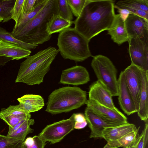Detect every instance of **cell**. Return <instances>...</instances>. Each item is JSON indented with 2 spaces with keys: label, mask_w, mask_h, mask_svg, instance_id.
<instances>
[{
  "label": "cell",
  "mask_w": 148,
  "mask_h": 148,
  "mask_svg": "<svg viewBox=\"0 0 148 148\" xmlns=\"http://www.w3.org/2000/svg\"><path fill=\"white\" fill-rule=\"evenodd\" d=\"M125 22L129 38L148 36V20L132 13Z\"/></svg>",
  "instance_id": "cell-15"
},
{
  "label": "cell",
  "mask_w": 148,
  "mask_h": 148,
  "mask_svg": "<svg viewBox=\"0 0 148 148\" xmlns=\"http://www.w3.org/2000/svg\"><path fill=\"white\" fill-rule=\"evenodd\" d=\"M90 80L88 72L81 66H75L62 71L59 83L79 85L87 83Z\"/></svg>",
  "instance_id": "cell-10"
},
{
  "label": "cell",
  "mask_w": 148,
  "mask_h": 148,
  "mask_svg": "<svg viewBox=\"0 0 148 148\" xmlns=\"http://www.w3.org/2000/svg\"><path fill=\"white\" fill-rule=\"evenodd\" d=\"M109 148H110V147H109Z\"/></svg>",
  "instance_id": "cell-40"
},
{
  "label": "cell",
  "mask_w": 148,
  "mask_h": 148,
  "mask_svg": "<svg viewBox=\"0 0 148 148\" xmlns=\"http://www.w3.org/2000/svg\"><path fill=\"white\" fill-rule=\"evenodd\" d=\"M144 128L139 135L136 143L133 148H148V122H145Z\"/></svg>",
  "instance_id": "cell-32"
},
{
  "label": "cell",
  "mask_w": 148,
  "mask_h": 148,
  "mask_svg": "<svg viewBox=\"0 0 148 148\" xmlns=\"http://www.w3.org/2000/svg\"><path fill=\"white\" fill-rule=\"evenodd\" d=\"M17 100L21 108L29 113L40 110L45 105L43 98L38 95L27 94L18 98Z\"/></svg>",
  "instance_id": "cell-22"
},
{
  "label": "cell",
  "mask_w": 148,
  "mask_h": 148,
  "mask_svg": "<svg viewBox=\"0 0 148 148\" xmlns=\"http://www.w3.org/2000/svg\"><path fill=\"white\" fill-rule=\"evenodd\" d=\"M75 120L74 129L78 130L85 127L87 123L84 115L81 113H73Z\"/></svg>",
  "instance_id": "cell-35"
},
{
  "label": "cell",
  "mask_w": 148,
  "mask_h": 148,
  "mask_svg": "<svg viewBox=\"0 0 148 148\" xmlns=\"http://www.w3.org/2000/svg\"><path fill=\"white\" fill-rule=\"evenodd\" d=\"M117 12L123 20L125 21L129 15L132 13L128 10L125 9L116 8Z\"/></svg>",
  "instance_id": "cell-37"
},
{
  "label": "cell",
  "mask_w": 148,
  "mask_h": 148,
  "mask_svg": "<svg viewBox=\"0 0 148 148\" xmlns=\"http://www.w3.org/2000/svg\"><path fill=\"white\" fill-rule=\"evenodd\" d=\"M118 80V99L121 108L128 115L137 112L133 99L127 87L123 71L120 73Z\"/></svg>",
  "instance_id": "cell-13"
},
{
  "label": "cell",
  "mask_w": 148,
  "mask_h": 148,
  "mask_svg": "<svg viewBox=\"0 0 148 148\" xmlns=\"http://www.w3.org/2000/svg\"><path fill=\"white\" fill-rule=\"evenodd\" d=\"M87 101L86 92L78 87L60 88L49 95L45 111L52 114L68 112L86 104Z\"/></svg>",
  "instance_id": "cell-4"
},
{
  "label": "cell",
  "mask_w": 148,
  "mask_h": 148,
  "mask_svg": "<svg viewBox=\"0 0 148 148\" xmlns=\"http://www.w3.org/2000/svg\"><path fill=\"white\" fill-rule=\"evenodd\" d=\"M91 66L97 79L112 97L118 96L117 70L110 60L101 54L93 56Z\"/></svg>",
  "instance_id": "cell-6"
},
{
  "label": "cell",
  "mask_w": 148,
  "mask_h": 148,
  "mask_svg": "<svg viewBox=\"0 0 148 148\" xmlns=\"http://www.w3.org/2000/svg\"><path fill=\"white\" fill-rule=\"evenodd\" d=\"M84 116L91 130L90 138H102L101 133L104 128L119 125L105 119L87 107L85 110Z\"/></svg>",
  "instance_id": "cell-11"
},
{
  "label": "cell",
  "mask_w": 148,
  "mask_h": 148,
  "mask_svg": "<svg viewBox=\"0 0 148 148\" xmlns=\"http://www.w3.org/2000/svg\"><path fill=\"white\" fill-rule=\"evenodd\" d=\"M3 21V19L0 17V23L2 22Z\"/></svg>",
  "instance_id": "cell-39"
},
{
  "label": "cell",
  "mask_w": 148,
  "mask_h": 148,
  "mask_svg": "<svg viewBox=\"0 0 148 148\" xmlns=\"http://www.w3.org/2000/svg\"><path fill=\"white\" fill-rule=\"evenodd\" d=\"M141 69L131 64L123 71L126 85L137 111L138 110L141 81Z\"/></svg>",
  "instance_id": "cell-9"
},
{
  "label": "cell",
  "mask_w": 148,
  "mask_h": 148,
  "mask_svg": "<svg viewBox=\"0 0 148 148\" xmlns=\"http://www.w3.org/2000/svg\"><path fill=\"white\" fill-rule=\"evenodd\" d=\"M137 128L134 125L129 123L106 128L102 132V138L107 141L110 148H116L117 140L126 134Z\"/></svg>",
  "instance_id": "cell-16"
},
{
  "label": "cell",
  "mask_w": 148,
  "mask_h": 148,
  "mask_svg": "<svg viewBox=\"0 0 148 148\" xmlns=\"http://www.w3.org/2000/svg\"><path fill=\"white\" fill-rule=\"evenodd\" d=\"M23 142L0 134V148H22Z\"/></svg>",
  "instance_id": "cell-31"
},
{
  "label": "cell",
  "mask_w": 148,
  "mask_h": 148,
  "mask_svg": "<svg viewBox=\"0 0 148 148\" xmlns=\"http://www.w3.org/2000/svg\"><path fill=\"white\" fill-rule=\"evenodd\" d=\"M73 24V21H69L64 19L58 14H54L47 23V30L50 35L60 32L67 29Z\"/></svg>",
  "instance_id": "cell-23"
},
{
  "label": "cell",
  "mask_w": 148,
  "mask_h": 148,
  "mask_svg": "<svg viewBox=\"0 0 148 148\" xmlns=\"http://www.w3.org/2000/svg\"><path fill=\"white\" fill-rule=\"evenodd\" d=\"M86 104L96 114L110 122L119 125L128 123L126 117L119 110H114L89 99Z\"/></svg>",
  "instance_id": "cell-12"
},
{
  "label": "cell",
  "mask_w": 148,
  "mask_h": 148,
  "mask_svg": "<svg viewBox=\"0 0 148 148\" xmlns=\"http://www.w3.org/2000/svg\"><path fill=\"white\" fill-rule=\"evenodd\" d=\"M59 51L56 48L49 47L29 56L20 64L15 82L32 86L43 82L45 75Z\"/></svg>",
  "instance_id": "cell-3"
},
{
  "label": "cell",
  "mask_w": 148,
  "mask_h": 148,
  "mask_svg": "<svg viewBox=\"0 0 148 148\" xmlns=\"http://www.w3.org/2000/svg\"><path fill=\"white\" fill-rule=\"evenodd\" d=\"M88 40L74 28L69 27L60 32L57 45L62 56L76 62H82L93 56Z\"/></svg>",
  "instance_id": "cell-5"
},
{
  "label": "cell",
  "mask_w": 148,
  "mask_h": 148,
  "mask_svg": "<svg viewBox=\"0 0 148 148\" xmlns=\"http://www.w3.org/2000/svg\"><path fill=\"white\" fill-rule=\"evenodd\" d=\"M114 8L126 9L132 13L148 20V0H122L118 1Z\"/></svg>",
  "instance_id": "cell-19"
},
{
  "label": "cell",
  "mask_w": 148,
  "mask_h": 148,
  "mask_svg": "<svg viewBox=\"0 0 148 148\" xmlns=\"http://www.w3.org/2000/svg\"><path fill=\"white\" fill-rule=\"evenodd\" d=\"M46 142L39 135L28 137L23 142L22 148H44Z\"/></svg>",
  "instance_id": "cell-29"
},
{
  "label": "cell",
  "mask_w": 148,
  "mask_h": 148,
  "mask_svg": "<svg viewBox=\"0 0 148 148\" xmlns=\"http://www.w3.org/2000/svg\"><path fill=\"white\" fill-rule=\"evenodd\" d=\"M140 75L141 85L137 112L140 119L145 122L148 119V71L141 69Z\"/></svg>",
  "instance_id": "cell-18"
},
{
  "label": "cell",
  "mask_w": 148,
  "mask_h": 148,
  "mask_svg": "<svg viewBox=\"0 0 148 148\" xmlns=\"http://www.w3.org/2000/svg\"><path fill=\"white\" fill-rule=\"evenodd\" d=\"M16 0H0V17L3 19L2 22L6 23L11 18V11Z\"/></svg>",
  "instance_id": "cell-27"
},
{
  "label": "cell",
  "mask_w": 148,
  "mask_h": 148,
  "mask_svg": "<svg viewBox=\"0 0 148 148\" xmlns=\"http://www.w3.org/2000/svg\"><path fill=\"white\" fill-rule=\"evenodd\" d=\"M54 14H58V0H47L34 17L26 23L13 28L10 33L13 37L23 42L42 44L51 37V35L47 31V26Z\"/></svg>",
  "instance_id": "cell-2"
},
{
  "label": "cell",
  "mask_w": 148,
  "mask_h": 148,
  "mask_svg": "<svg viewBox=\"0 0 148 148\" xmlns=\"http://www.w3.org/2000/svg\"><path fill=\"white\" fill-rule=\"evenodd\" d=\"M107 31V34L110 36L112 40L118 45L128 42L129 40L125 22L119 14H115L113 23Z\"/></svg>",
  "instance_id": "cell-20"
},
{
  "label": "cell",
  "mask_w": 148,
  "mask_h": 148,
  "mask_svg": "<svg viewBox=\"0 0 148 148\" xmlns=\"http://www.w3.org/2000/svg\"><path fill=\"white\" fill-rule=\"evenodd\" d=\"M88 99L114 110H119L114 104L110 92L97 80L93 83L90 87Z\"/></svg>",
  "instance_id": "cell-14"
},
{
  "label": "cell",
  "mask_w": 148,
  "mask_h": 148,
  "mask_svg": "<svg viewBox=\"0 0 148 148\" xmlns=\"http://www.w3.org/2000/svg\"><path fill=\"white\" fill-rule=\"evenodd\" d=\"M47 1V0H36L33 11L23 18L18 27L26 23L34 17L44 6Z\"/></svg>",
  "instance_id": "cell-34"
},
{
  "label": "cell",
  "mask_w": 148,
  "mask_h": 148,
  "mask_svg": "<svg viewBox=\"0 0 148 148\" xmlns=\"http://www.w3.org/2000/svg\"><path fill=\"white\" fill-rule=\"evenodd\" d=\"M35 123L33 119H27L17 130L12 133L7 134V136L23 142L27 135L32 133L34 130L30 128Z\"/></svg>",
  "instance_id": "cell-24"
},
{
  "label": "cell",
  "mask_w": 148,
  "mask_h": 148,
  "mask_svg": "<svg viewBox=\"0 0 148 148\" xmlns=\"http://www.w3.org/2000/svg\"><path fill=\"white\" fill-rule=\"evenodd\" d=\"M0 39L3 41L18 45L26 49L30 50L35 49L38 45L26 43L18 40L11 34L10 32L0 27Z\"/></svg>",
  "instance_id": "cell-25"
},
{
  "label": "cell",
  "mask_w": 148,
  "mask_h": 148,
  "mask_svg": "<svg viewBox=\"0 0 148 148\" xmlns=\"http://www.w3.org/2000/svg\"><path fill=\"white\" fill-rule=\"evenodd\" d=\"M31 119V118H27L25 119L22 120L20 121L14 126L11 128H9L8 131V134H9L12 132H14L17 130L21 125L25 122V121L27 119Z\"/></svg>",
  "instance_id": "cell-38"
},
{
  "label": "cell",
  "mask_w": 148,
  "mask_h": 148,
  "mask_svg": "<svg viewBox=\"0 0 148 148\" xmlns=\"http://www.w3.org/2000/svg\"><path fill=\"white\" fill-rule=\"evenodd\" d=\"M114 1L86 0L82 10L73 21L74 28L88 40L108 30L114 21Z\"/></svg>",
  "instance_id": "cell-1"
},
{
  "label": "cell",
  "mask_w": 148,
  "mask_h": 148,
  "mask_svg": "<svg viewBox=\"0 0 148 148\" xmlns=\"http://www.w3.org/2000/svg\"><path fill=\"white\" fill-rule=\"evenodd\" d=\"M58 14L62 18L69 21L73 19V14L67 3V0H58Z\"/></svg>",
  "instance_id": "cell-30"
},
{
  "label": "cell",
  "mask_w": 148,
  "mask_h": 148,
  "mask_svg": "<svg viewBox=\"0 0 148 148\" xmlns=\"http://www.w3.org/2000/svg\"><path fill=\"white\" fill-rule=\"evenodd\" d=\"M31 118L30 113L23 110L19 104L10 105L0 112V119L5 121L10 128L22 120Z\"/></svg>",
  "instance_id": "cell-17"
},
{
  "label": "cell",
  "mask_w": 148,
  "mask_h": 148,
  "mask_svg": "<svg viewBox=\"0 0 148 148\" xmlns=\"http://www.w3.org/2000/svg\"><path fill=\"white\" fill-rule=\"evenodd\" d=\"M32 52L19 46L0 39V56L18 60L29 56Z\"/></svg>",
  "instance_id": "cell-21"
},
{
  "label": "cell",
  "mask_w": 148,
  "mask_h": 148,
  "mask_svg": "<svg viewBox=\"0 0 148 148\" xmlns=\"http://www.w3.org/2000/svg\"><path fill=\"white\" fill-rule=\"evenodd\" d=\"M86 0H67L73 14L77 18L80 14Z\"/></svg>",
  "instance_id": "cell-33"
},
{
  "label": "cell",
  "mask_w": 148,
  "mask_h": 148,
  "mask_svg": "<svg viewBox=\"0 0 148 148\" xmlns=\"http://www.w3.org/2000/svg\"><path fill=\"white\" fill-rule=\"evenodd\" d=\"M140 127L136 129L129 132L117 140L116 148H133L139 136Z\"/></svg>",
  "instance_id": "cell-26"
},
{
  "label": "cell",
  "mask_w": 148,
  "mask_h": 148,
  "mask_svg": "<svg viewBox=\"0 0 148 148\" xmlns=\"http://www.w3.org/2000/svg\"><path fill=\"white\" fill-rule=\"evenodd\" d=\"M25 0H16L11 11V18L15 21L13 28L17 27L23 19V11Z\"/></svg>",
  "instance_id": "cell-28"
},
{
  "label": "cell",
  "mask_w": 148,
  "mask_h": 148,
  "mask_svg": "<svg viewBox=\"0 0 148 148\" xmlns=\"http://www.w3.org/2000/svg\"><path fill=\"white\" fill-rule=\"evenodd\" d=\"M73 114L68 119L47 125L39 135L46 141L55 144L60 141L74 129Z\"/></svg>",
  "instance_id": "cell-7"
},
{
  "label": "cell",
  "mask_w": 148,
  "mask_h": 148,
  "mask_svg": "<svg viewBox=\"0 0 148 148\" xmlns=\"http://www.w3.org/2000/svg\"><path fill=\"white\" fill-rule=\"evenodd\" d=\"M128 42L131 64L148 71V36L130 38Z\"/></svg>",
  "instance_id": "cell-8"
},
{
  "label": "cell",
  "mask_w": 148,
  "mask_h": 148,
  "mask_svg": "<svg viewBox=\"0 0 148 148\" xmlns=\"http://www.w3.org/2000/svg\"><path fill=\"white\" fill-rule=\"evenodd\" d=\"M36 1V0H25L23 11V19L33 11Z\"/></svg>",
  "instance_id": "cell-36"
}]
</instances>
